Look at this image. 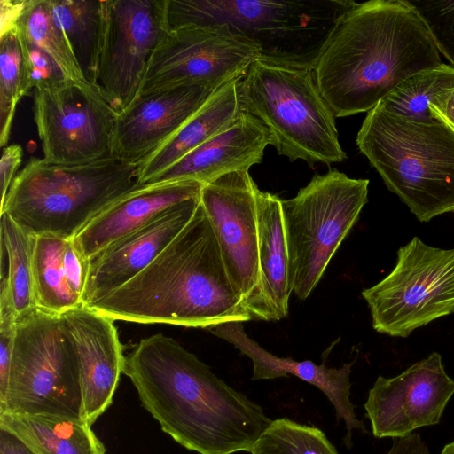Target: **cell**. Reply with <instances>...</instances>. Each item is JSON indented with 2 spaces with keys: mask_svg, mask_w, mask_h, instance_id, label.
Returning <instances> with one entry per match:
<instances>
[{
  "mask_svg": "<svg viewBox=\"0 0 454 454\" xmlns=\"http://www.w3.org/2000/svg\"><path fill=\"white\" fill-rule=\"evenodd\" d=\"M441 454H454V442L445 445Z\"/></svg>",
  "mask_w": 454,
  "mask_h": 454,
  "instance_id": "ab89813d",
  "label": "cell"
},
{
  "mask_svg": "<svg viewBox=\"0 0 454 454\" xmlns=\"http://www.w3.org/2000/svg\"><path fill=\"white\" fill-rule=\"evenodd\" d=\"M140 185L138 164L115 156L77 165L33 157L14 178L0 215L35 236L72 239L103 209Z\"/></svg>",
  "mask_w": 454,
  "mask_h": 454,
  "instance_id": "5b68a950",
  "label": "cell"
},
{
  "mask_svg": "<svg viewBox=\"0 0 454 454\" xmlns=\"http://www.w3.org/2000/svg\"><path fill=\"white\" fill-rule=\"evenodd\" d=\"M356 142L419 221L454 212V129L447 123L400 116L377 105Z\"/></svg>",
  "mask_w": 454,
  "mask_h": 454,
  "instance_id": "277c9868",
  "label": "cell"
},
{
  "mask_svg": "<svg viewBox=\"0 0 454 454\" xmlns=\"http://www.w3.org/2000/svg\"><path fill=\"white\" fill-rule=\"evenodd\" d=\"M251 454H339L319 428L276 419L250 448Z\"/></svg>",
  "mask_w": 454,
  "mask_h": 454,
  "instance_id": "f546056e",
  "label": "cell"
},
{
  "mask_svg": "<svg viewBox=\"0 0 454 454\" xmlns=\"http://www.w3.org/2000/svg\"><path fill=\"white\" fill-rule=\"evenodd\" d=\"M203 184L176 181L141 184L91 219L73 239L88 261L113 242L139 229L158 214L200 196Z\"/></svg>",
  "mask_w": 454,
  "mask_h": 454,
  "instance_id": "44dd1931",
  "label": "cell"
},
{
  "mask_svg": "<svg viewBox=\"0 0 454 454\" xmlns=\"http://www.w3.org/2000/svg\"><path fill=\"white\" fill-rule=\"evenodd\" d=\"M62 262L69 287L82 300L88 277L89 261L76 248L73 239L66 242Z\"/></svg>",
  "mask_w": 454,
  "mask_h": 454,
  "instance_id": "836d02e7",
  "label": "cell"
},
{
  "mask_svg": "<svg viewBox=\"0 0 454 454\" xmlns=\"http://www.w3.org/2000/svg\"><path fill=\"white\" fill-rule=\"evenodd\" d=\"M0 454H35L12 433L0 428Z\"/></svg>",
  "mask_w": 454,
  "mask_h": 454,
  "instance_id": "f35d334b",
  "label": "cell"
},
{
  "mask_svg": "<svg viewBox=\"0 0 454 454\" xmlns=\"http://www.w3.org/2000/svg\"><path fill=\"white\" fill-rule=\"evenodd\" d=\"M242 112L240 79L215 90L172 137L138 163L139 184H147L194 148L230 128Z\"/></svg>",
  "mask_w": 454,
  "mask_h": 454,
  "instance_id": "603a6c76",
  "label": "cell"
},
{
  "mask_svg": "<svg viewBox=\"0 0 454 454\" xmlns=\"http://www.w3.org/2000/svg\"><path fill=\"white\" fill-rule=\"evenodd\" d=\"M60 317L77 357L81 419L91 427L113 403L126 356L112 318L87 306Z\"/></svg>",
  "mask_w": 454,
  "mask_h": 454,
  "instance_id": "2e32d148",
  "label": "cell"
},
{
  "mask_svg": "<svg viewBox=\"0 0 454 454\" xmlns=\"http://www.w3.org/2000/svg\"><path fill=\"white\" fill-rule=\"evenodd\" d=\"M16 31L22 55L24 97L35 90L57 89L72 81L49 53L20 34L17 28Z\"/></svg>",
  "mask_w": 454,
  "mask_h": 454,
  "instance_id": "1f68e13d",
  "label": "cell"
},
{
  "mask_svg": "<svg viewBox=\"0 0 454 454\" xmlns=\"http://www.w3.org/2000/svg\"><path fill=\"white\" fill-rule=\"evenodd\" d=\"M387 454H429L420 435L412 433L405 437L395 438Z\"/></svg>",
  "mask_w": 454,
  "mask_h": 454,
  "instance_id": "74e56055",
  "label": "cell"
},
{
  "mask_svg": "<svg viewBox=\"0 0 454 454\" xmlns=\"http://www.w3.org/2000/svg\"><path fill=\"white\" fill-rule=\"evenodd\" d=\"M257 190L248 171H233L204 184L200 192L227 273L246 308L260 282Z\"/></svg>",
  "mask_w": 454,
  "mask_h": 454,
  "instance_id": "5bb4252c",
  "label": "cell"
},
{
  "mask_svg": "<svg viewBox=\"0 0 454 454\" xmlns=\"http://www.w3.org/2000/svg\"><path fill=\"white\" fill-rule=\"evenodd\" d=\"M429 111L434 117L454 129V88L440 95L429 107Z\"/></svg>",
  "mask_w": 454,
  "mask_h": 454,
  "instance_id": "8d00e7d4",
  "label": "cell"
},
{
  "mask_svg": "<svg viewBox=\"0 0 454 454\" xmlns=\"http://www.w3.org/2000/svg\"><path fill=\"white\" fill-rule=\"evenodd\" d=\"M168 30L166 0H104L96 87L119 114L137 98Z\"/></svg>",
  "mask_w": 454,
  "mask_h": 454,
  "instance_id": "4fadbf2b",
  "label": "cell"
},
{
  "mask_svg": "<svg viewBox=\"0 0 454 454\" xmlns=\"http://www.w3.org/2000/svg\"><path fill=\"white\" fill-rule=\"evenodd\" d=\"M81 409L77 357L60 315L35 308L18 317L0 413L81 418Z\"/></svg>",
  "mask_w": 454,
  "mask_h": 454,
  "instance_id": "9c48e42d",
  "label": "cell"
},
{
  "mask_svg": "<svg viewBox=\"0 0 454 454\" xmlns=\"http://www.w3.org/2000/svg\"><path fill=\"white\" fill-rule=\"evenodd\" d=\"M1 259L5 271L17 317L36 308L33 282V252L35 235L19 225L6 214H1Z\"/></svg>",
  "mask_w": 454,
  "mask_h": 454,
  "instance_id": "4316f807",
  "label": "cell"
},
{
  "mask_svg": "<svg viewBox=\"0 0 454 454\" xmlns=\"http://www.w3.org/2000/svg\"><path fill=\"white\" fill-rule=\"evenodd\" d=\"M22 55L16 28L0 35V146L10 139L17 104L23 98Z\"/></svg>",
  "mask_w": 454,
  "mask_h": 454,
  "instance_id": "4dcf8cb0",
  "label": "cell"
},
{
  "mask_svg": "<svg viewBox=\"0 0 454 454\" xmlns=\"http://www.w3.org/2000/svg\"><path fill=\"white\" fill-rule=\"evenodd\" d=\"M27 0L0 1V35L16 28L18 19Z\"/></svg>",
  "mask_w": 454,
  "mask_h": 454,
  "instance_id": "d590c367",
  "label": "cell"
},
{
  "mask_svg": "<svg viewBox=\"0 0 454 454\" xmlns=\"http://www.w3.org/2000/svg\"><path fill=\"white\" fill-rule=\"evenodd\" d=\"M260 56L257 44L225 25L168 29L150 58L138 96L194 83L215 90L241 79Z\"/></svg>",
  "mask_w": 454,
  "mask_h": 454,
  "instance_id": "7c38bea8",
  "label": "cell"
},
{
  "mask_svg": "<svg viewBox=\"0 0 454 454\" xmlns=\"http://www.w3.org/2000/svg\"><path fill=\"white\" fill-rule=\"evenodd\" d=\"M244 322L231 321L207 328L211 333L232 344L253 363V380H273L294 375L321 390L333 404L336 417L345 423L350 442L354 429L365 431L364 423L356 418L350 399L349 376L352 364L340 368L316 364L310 360L296 361L290 357H278L252 340L244 330Z\"/></svg>",
  "mask_w": 454,
  "mask_h": 454,
  "instance_id": "d6986e66",
  "label": "cell"
},
{
  "mask_svg": "<svg viewBox=\"0 0 454 454\" xmlns=\"http://www.w3.org/2000/svg\"><path fill=\"white\" fill-rule=\"evenodd\" d=\"M16 28L49 53L68 78L79 82H88L67 38L51 15L48 0H27Z\"/></svg>",
  "mask_w": 454,
  "mask_h": 454,
  "instance_id": "f1b7e54d",
  "label": "cell"
},
{
  "mask_svg": "<svg viewBox=\"0 0 454 454\" xmlns=\"http://www.w3.org/2000/svg\"><path fill=\"white\" fill-rule=\"evenodd\" d=\"M454 88V67L442 65L422 70L399 83L380 101L382 109L400 116L434 120L429 107L437 98Z\"/></svg>",
  "mask_w": 454,
  "mask_h": 454,
  "instance_id": "83f0119b",
  "label": "cell"
},
{
  "mask_svg": "<svg viewBox=\"0 0 454 454\" xmlns=\"http://www.w3.org/2000/svg\"><path fill=\"white\" fill-rule=\"evenodd\" d=\"M214 91L194 83L138 96L118 115L113 156L138 164L172 137Z\"/></svg>",
  "mask_w": 454,
  "mask_h": 454,
  "instance_id": "ac0fdd59",
  "label": "cell"
},
{
  "mask_svg": "<svg viewBox=\"0 0 454 454\" xmlns=\"http://www.w3.org/2000/svg\"><path fill=\"white\" fill-rule=\"evenodd\" d=\"M143 407L175 442L199 454L249 451L271 419L175 339L156 333L126 356Z\"/></svg>",
  "mask_w": 454,
  "mask_h": 454,
  "instance_id": "6da1fadb",
  "label": "cell"
},
{
  "mask_svg": "<svg viewBox=\"0 0 454 454\" xmlns=\"http://www.w3.org/2000/svg\"><path fill=\"white\" fill-rule=\"evenodd\" d=\"M270 133L244 111L236 122L155 176L147 184L196 181L203 185L233 171H248L262 161Z\"/></svg>",
  "mask_w": 454,
  "mask_h": 454,
  "instance_id": "ffe728a7",
  "label": "cell"
},
{
  "mask_svg": "<svg viewBox=\"0 0 454 454\" xmlns=\"http://www.w3.org/2000/svg\"><path fill=\"white\" fill-rule=\"evenodd\" d=\"M420 16L442 53L454 67V0H407Z\"/></svg>",
  "mask_w": 454,
  "mask_h": 454,
  "instance_id": "d6a6232c",
  "label": "cell"
},
{
  "mask_svg": "<svg viewBox=\"0 0 454 454\" xmlns=\"http://www.w3.org/2000/svg\"><path fill=\"white\" fill-rule=\"evenodd\" d=\"M256 198L260 282L247 309L253 320L274 321L287 317L293 293L281 199L259 188Z\"/></svg>",
  "mask_w": 454,
  "mask_h": 454,
  "instance_id": "7402d4cb",
  "label": "cell"
},
{
  "mask_svg": "<svg viewBox=\"0 0 454 454\" xmlns=\"http://www.w3.org/2000/svg\"><path fill=\"white\" fill-rule=\"evenodd\" d=\"M33 114L45 161L77 165L113 156L119 113L97 87L72 80L35 90Z\"/></svg>",
  "mask_w": 454,
  "mask_h": 454,
  "instance_id": "8fae6325",
  "label": "cell"
},
{
  "mask_svg": "<svg viewBox=\"0 0 454 454\" xmlns=\"http://www.w3.org/2000/svg\"><path fill=\"white\" fill-rule=\"evenodd\" d=\"M200 203V196L180 202L93 256L82 305L92 304L145 270L189 223Z\"/></svg>",
  "mask_w": 454,
  "mask_h": 454,
  "instance_id": "e0dca14e",
  "label": "cell"
},
{
  "mask_svg": "<svg viewBox=\"0 0 454 454\" xmlns=\"http://www.w3.org/2000/svg\"><path fill=\"white\" fill-rule=\"evenodd\" d=\"M368 179L333 168L281 200L293 293L306 300L368 201Z\"/></svg>",
  "mask_w": 454,
  "mask_h": 454,
  "instance_id": "ba28073f",
  "label": "cell"
},
{
  "mask_svg": "<svg viewBox=\"0 0 454 454\" xmlns=\"http://www.w3.org/2000/svg\"><path fill=\"white\" fill-rule=\"evenodd\" d=\"M442 63L407 0H371L355 2L338 18L312 67L339 118L369 112L408 77Z\"/></svg>",
  "mask_w": 454,
  "mask_h": 454,
  "instance_id": "7a4b0ae2",
  "label": "cell"
},
{
  "mask_svg": "<svg viewBox=\"0 0 454 454\" xmlns=\"http://www.w3.org/2000/svg\"><path fill=\"white\" fill-rule=\"evenodd\" d=\"M362 296L378 333L408 337L454 312V248L433 247L413 238L399 248L394 270Z\"/></svg>",
  "mask_w": 454,
  "mask_h": 454,
  "instance_id": "30bf717a",
  "label": "cell"
},
{
  "mask_svg": "<svg viewBox=\"0 0 454 454\" xmlns=\"http://www.w3.org/2000/svg\"><path fill=\"white\" fill-rule=\"evenodd\" d=\"M0 428L15 434L35 454H106L103 442L81 418L4 412Z\"/></svg>",
  "mask_w": 454,
  "mask_h": 454,
  "instance_id": "cb8c5ba5",
  "label": "cell"
},
{
  "mask_svg": "<svg viewBox=\"0 0 454 454\" xmlns=\"http://www.w3.org/2000/svg\"><path fill=\"white\" fill-rule=\"evenodd\" d=\"M454 395V380L434 352L393 378L380 376L364 403L375 437H405L436 425Z\"/></svg>",
  "mask_w": 454,
  "mask_h": 454,
  "instance_id": "9a60e30c",
  "label": "cell"
},
{
  "mask_svg": "<svg viewBox=\"0 0 454 454\" xmlns=\"http://www.w3.org/2000/svg\"><path fill=\"white\" fill-rule=\"evenodd\" d=\"M348 0H166L168 29L225 25L261 56L313 65Z\"/></svg>",
  "mask_w": 454,
  "mask_h": 454,
  "instance_id": "52a82bcc",
  "label": "cell"
},
{
  "mask_svg": "<svg viewBox=\"0 0 454 454\" xmlns=\"http://www.w3.org/2000/svg\"><path fill=\"white\" fill-rule=\"evenodd\" d=\"M85 80L96 87L104 0H48Z\"/></svg>",
  "mask_w": 454,
  "mask_h": 454,
  "instance_id": "d4e9b609",
  "label": "cell"
},
{
  "mask_svg": "<svg viewBox=\"0 0 454 454\" xmlns=\"http://www.w3.org/2000/svg\"><path fill=\"white\" fill-rule=\"evenodd\" d=\"M240 98L244 111L265 125L270 145L290 161L313 167L347 159L312 65L260 56L240 79Z\"/></svg>",
  "mask_w": 454,
  "mask_h": 454,
  "instance_id": "8992f818",
  "label": "cell"
},
{
  "mask_svg": "<svg viewBox=\"0 0 454 454\" xmlns=\"http://www.w3.org/2000/svg\"><path fill=\"white\" fill-rule=\"evenodd\" d=\"M67 240L39 235L35 236L34 246L33 282L36 308L55 315L83 306L66 279L62 258Z\"/></svg>",
  "mask_w": 454,
  "mask_h": 454,
  "instance_id": "484cf974",
  "label": "cell"
},
{
  "mask_svg": "<svg viewBox=\"0 0 454 454\" xmlns=\"http://www.w3.org/2000/svg\"><path fill=\"white\" fill-rule=\"evenodd\" d=\"M23 149L18 144H12L3 148L0 160V207L4 204L10 186L19 173L21 165Z\"/></svg>",
  "mask_w": 454,
  "mask_h": 454,
  "instance_id": "e575fe53",
  "label": "cell"
},
{
  "mask_svg": "<svg viewBox=\"0 0 454 454\" xmlns=\"http://www.w3.org/2000/svg\"><path fill=\"white\" fill-rule=\"evenodd\" d=\"M113 320L209 328L251 320L200 203L176 237L140 273L87 306Z\"/></svg>",
  "mask_w": 454,
  "mask_h": 454,
  "instance_id": "3957f363",
  "label": "cell"
}]
</instances>
